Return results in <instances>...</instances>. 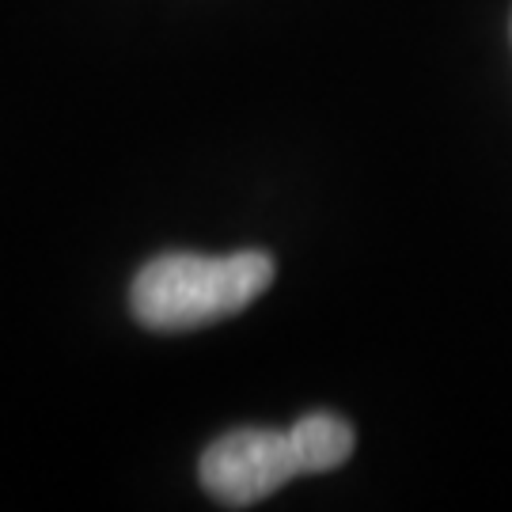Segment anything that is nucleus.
<instances>
[{
    "label": "nucleus",
    "instance_id": "obj_1",
    "mask_svg": "<svg viewBox=\"0 0 512 512\" xmlns=\"http://www.w3.org/2000/svg\"><path fill=\"white\" fill-rule=\"evenodd\" d=\"M274 258L239 255H160L141 266L129 289V308L148 330H198L239 315L270 289Z\"/></svg>",
    "mask_w": 512,
    "mask_h": 512
},
{
    "label": "nucleus",
    "instance_id": "obj_2",
    "mask_svg": "<svg viewBox=\"0 0 512 512\" xmlns=\"http://www.w3.org/2000/svg\"><path fill=\"white\" fill-rule=\"evenodd\" d=\"M308 475L293 429H232L202 456V486L228 509H247Z\"/></svg>",
    "mask_w": 512,
    "mask_h": 512
},
{
    "label": "nucleus",
    "instance_id": "obj_3",
    "mask_svg": "<svg viewBox=\"0 0 512 512\" xmlns=\"http://www.w3.org/2000/svg\"><path fill=\"white\" fill-rule=\"evenodd\" d=\"M293 437L308 475L338 471L353 456V429L338 414H308V418H300L293 425Z\"/></svg>",
    "mask_w": 512,
    "mask_h": 512
}]
</instances>
